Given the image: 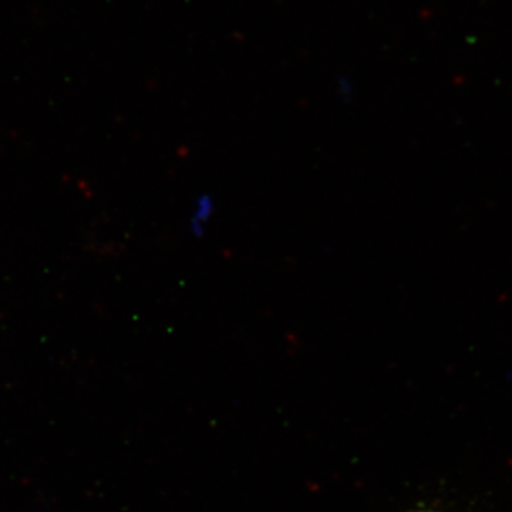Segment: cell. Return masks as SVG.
<instances>
[{
	"label": "cell",
	"mask_w": 512,
	"mask_h": 512,
	"mask_svg": "<svg viewBox=\"0 0 512 512\" xmlns=\"http://www.w3.org/2000/svg\"><path fill=\"white\" fill-rule=\"evenodd\" d=\"M419 512H434V511H419Z\"/></svg>",
	"instance_id": "6da1fadb"
}]
</instances>
